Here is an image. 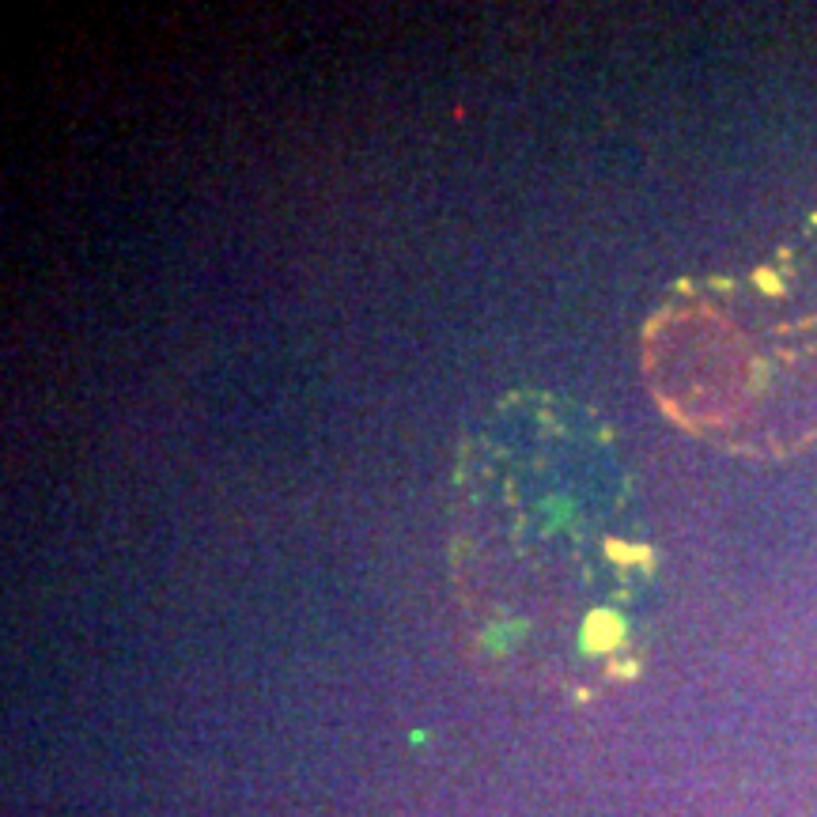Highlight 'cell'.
Returning <instances> with one entry per match:
<instances>
[{
  "mask_svg": "<svg viewBox=\"0 0 817 817\" xmlns=\"http://www.w3.org/2000/svg\"><path fill=\"white\" fill-rule=\"evenodd\" d=\"M632 511L594 413L549 394L496 405L454 473V594L507 655L594 658L628 628L643 575Z\"/></svg>",
  "mask_w": 817,
  "mask_h": 817,
  "instance_id": "6da1fadb",
  "label": "cell"
}]
</instances>
